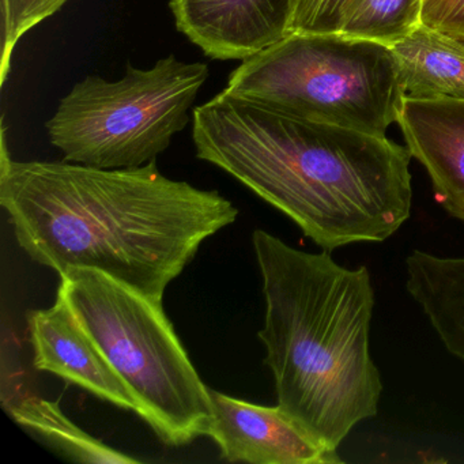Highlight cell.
<instances>
[{
    "instance_id": "obj_4",
    "label": "cell",
    "mask_w": 464,
    "mask_h": 464,
    "mask_svg": "<svg viewBox=\"0 0 464 464\" xmlns=\"http://www.w3.org/2000/svg\"><path fill=\"white\" fill-rule=\"evenodd\" d=\"M58 297L72 309L126 385L137 412L165 444L183 447L208 436L210 388L176 335L162 301L102 271L62 274Z\"/></svg>"
},
{
    "instance_id": "obj_11",
    "label": "cell",
    "mask_w": 464,
    "mask_h": 464,
    "mask_svg": "<svg viewBox=\"0 0 464 464\" xmlns=\"http://www.w3.org/2000/svg\"><path fill=\"white\" fill-rule=\"evenodd\" d=\"M388 47L406 99H464V34L420 23Z\"/></svg>"
},
{
    "instance_id": "obj_2",
    "label": "cell",
    "mask_w": 464,
    "mask_h": 464,
    "mask_svg": "<svg viewBox=\"0 0 464 464\" xmlns=\"http://www.w3.org/2000/svg\"><path fill=\"white\" fill-rule=\"evenodd\" d=\"M197 157L289 217L323 251L392 237L411 214L407 146L219 93L194 111Z\"/></svg>"
},
{
    "instance_id": "obj_1",
    "label": "cell",
    "mask_w": 464,
    "mask_h": 464,
    "mask_svg": "<svg viewBox=\"0 0 464 464\" xmlns=\"http://www.w3.org/2000/svg\"><path fill=\"white\" fill-rule=\"evenodd\" d=\"M0 205L34 262L59 276L102 271L157 301L203 241L238 217L219 192L168 179L156 161L121 169L14 161L5 137Z\"/></svg>"
},
{
    "instance_id": "obj_8",
    "label": "cell",
    "mask_w": 464,
    "mask_h": 464,
    "mask_svg": "<svg viewBox=\"0 0 464 464\" xmlns=\"http://www.w3.org/2000/svg\"><path fill=\"white\" fill-rule=\"evenodd\" d=\"M293 0H170L176 26L206 55L244 61L286 36Z\"/></svg>"
},
{
    "instance_id": "obj_9",
    "label": "cell",
    "mask_w": 464,
    "mask_h": 464,
    "mask_svg": "<svg viewBox=\"0 0 464 464\" xmlns=\"http://www.w3.org/2000/svg\"><path fill=\"white\" fill-rule=\"evenodd\" d=\"M396 123L439 205L464 224V99L404 97Z\"/></svg>"
},
{
    "instance_id": "obj_3",
    "label": "cell",
    "mask_w": 464,
    "mask_h": 464,
    "mask_svg": "<svg viewBox=\"0 0 464 464\" xmlns=\"http://www.w3.org/2000/svg\"><path fill=\"white\" fill-rule=\"evenodd\" d=\"M263 278L266 365L278 406L333 450L377 415L382 376L371 354L374 298L365 266L287 246L265 230L252 235Z\"/></svg>"
},
{
    "instance_id": "obj_14",
    "label": "cell",
    "mask_w": 464,
    "mask_h": 464,
    "mask_svg": "<svg viewBox=\"0 0 464 464\" xmlns=\"http://www.w3.org/2000/svg\"><path fill=\"white\" fill-rule=\"evenodd\" d=\"M422 0H354L341 34L392 44L420 24Z\"/></svg>"
},
{
    "instance_id": "obj_13",
    "label": "cell",
    "mask_w": 464,
    "mask_h": 464,
    "mask_svg": "<svg viewBox=\"0 0 464 464\" xmlns=\"http://www.w3.org/2000/svg\"><path fill=\"white\" fill-rule=\"evenodd\" d=\"M10 417L51 445L53 450L80 463H140L137 459L108 447L78 428L59 409L56 401L23 393L5 404Z\"/></svg>"
},
{
    "instance_id": "obj_12",
    "label": "cell",
    "mask_w": 464,
    "mask_h": 464,
    "mask_svg": "<svg viewBox=\"0 0 464 464\" xmlns=\"http://www.w3.org/2000/svg\"><path fill=\"white\" fill-rule=\"evenodd\" d=\"M406 289L445 349L464 362V256L415 249L406 257Z\"/></svg>"
},
{
    "instance_id": "obj_5",
    "label": "cell",
    "mask_w": 464,
    "mask_h": 464,
    "mask_svg": "<svg viewBox=\"0 0 464 464\" xmlns=\"http://www.w3.org/2000/svg\"><path fill=\"white\" fill-rule=\"evenodd\" d=\"M224 92L373 135H387L404 100L390 47L343 34H287L244 59Z\"/></svg>"
},
{
    "instance_id": "obj_15",
    "label": "cell",
    "mask_w": 464,
    "mask_h": 464,
    "mask_svg": "<svg viewBox=\"0 0 464 464\" xmlns=\"http://www.w3.org/2000/svg\"><path fill=\"white\" fill-rule=\"evenodd\" d=\"M69 0H2L4 17V53L0 81H6L17 43L34 26L58 13Z\"/></svg>"
},
{
    "instance_id": "obj_16",
    "label": "cell",
    "mask_w": 464,
    "mask_h": 464,
    "mask_svg": "<svg viewBox=\"0 0 464 464\" xmlns=\"http://www.w3.org/2000/svg\"><path fill=\"white\" fill-rule=\"evenodd\" d=\"M354 0H293L287 34H341Z\"/></svg>"
},
{
    "instance_id": "obj_17",
    "label": "cell",
    "mask_w": 464,
    "mask_h": 464,
    "mask_svg": "<svg viewBox=\"0 0 464 464\" xmlns=\"http://www.w3.org/2000/svg\"><path fill=\"white\" fill-rule=\"evenodd\" d=\"M420 23L440 31L464 34V0H422Z\"/></svg>"
},
{
    "instance_id": "obj_10",
    "label": "cell",
    "mask_w": 464,
    "mask_h": 464,
    "mask_svg": "<svg viewBox=\"0 0 464 464\" xmlns=\"http://www.w3.org/2000/svg\"><path fill=\"white\" fill-rule=\"evenodd\" d=\"M28 325L36 369L135 412L137 406L126 385L61 297L51 308L31 312Z\"/></svg>"
},
{
    "instance_id": "obj_6",
    "label": "cell",
    "mask_w": 464,
    "mask_h": 464,
    "mask_svg": "<svg viewBox=\"0 0 464 464\" xmlns=\"http://www.w3.org/2000/svg\"><path fill=\"white\" fill-rule=\"evenodd\" d=\"M208 78V64L173 55L149 69L129 64L118 81L89 75L59 102L45 124L48 137L67 162L102 169L142 167L186 129Z\"/></svg>"
},
{
    "instance_id": "obj_7",
    "label": "cell",
    "mask_w": 464,
    "mask_h": 464,
    "mask_svg": "<svg viewBox=\"0 0 464 464\" xmlns=\"http://www.w3.org/2000/svg\"><path fill=\"white\" fill-rule=\"evenodd\" d=\"M213 420L208 436L230 463L335 464L338 450L325 445L281 407L259 406L210 388Z\"/></svg>"
}]
</instances>
